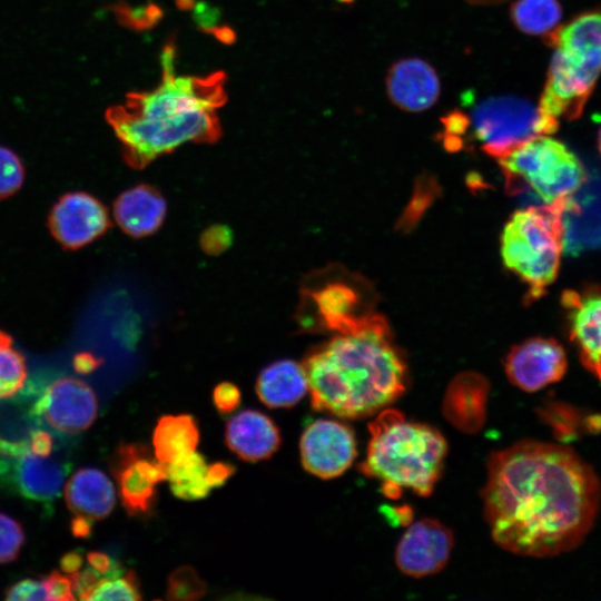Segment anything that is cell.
Listing matches in <instances>:
<instances>
[{"label": "cell", "mask_w": 601, "mask_h": 601, "mask_svg": "<svg viewBox=\"0 0 601 601\" xmlns=\"http://www.w3.org/2000/svg\"><path fill=\"white\" fill-rule=\"evenodd\" d=\"M83 559L79 550L65 553L60 559V568L63 573L71 575L82 568Z\"/></svg>", "instance_id": "obj_39"}, {"label": "cell", "mask_w": 601, "mask_h": 601, "mask_svg": "<svg viewBox=\"0 0 601 601\" xmlns=\"http://www.w3.org/2000/svg\"><path fill=\"white\" fill-rule=\"evenodd\" d=\"M165 215L164 197L148 185L124 191L114 203L117 224L127 235L136 238L154 234L161 226Z\"/></svg>", "instance_id": "obj_21"}, {"label": "cell", "mask_w": 601, "mask_h": 601, "mask_svg": "<svg viewBox=\"0 0 601 601\" xmlns=\"http://www.w3.org/2000/svg\"><path fill=\"white\" fill-rule=\"evenodd\" d=\"M93 521L83 516L75 514L70 522V530L73 536L79 539H86L92 531Z\"/></svg>", "instance_id": "obj_40"}, {"label": "cell", "mask_w": 601, "mask_h": 601, "mask_svg": "<svg viewBox=\"0 0 601 601\" xmlns=\"http://www.w3.org/2000/svg\"><path fill=\"white\" fill-rule=\"evenodd\" d=\"M100 365V361L93 357L91 354H79L75 357L73 366L82 374L92 372Z\"/></svg>", "instance_id": "obj_41"}, {"label": "cell", "mask_w": 601, "mask_h": 601, "mask_svg": "<svg viewBox=\"0 0 601 601\" xmlns=\"http://www.w3.org/2000/svg\"><path fill=\"white\" fill-rule=\"evenodd\" d=\"M225 441L231 452L247 462L269 459L280 446L282 437L275 422L255 410H244L227 423Z\"/></svg>", "instance_id": "obj_19"}, {"label": "cell", "mask_w": 601, "mask_h": 601, "mask_svg": "<svg viewBox=\"0 0 601 601\" xmlns=\"http://www.w3.org/2000/svg\"><path fill=\"white\" fill-rule=\"evenodd\" d=\"M504 370L514 386L525 392H536L562 378L566 356L555 339L533 337L509 351Z\"/></svg>", "instance_id": "obj_16"}, {"label": "cell", "mask_w": 601, "mask_h": 601, "mask_svg": "<svg viewBox=\"0 0 601 601\" xmlns=\"http://www.w3.org/2000/svg\"><path fill=\"white\" fill-rule=\"evenodd\" d=\"M208 464L196 451L166 464L171 492L179 499L195 501L207 496L211 490L207 482Z\"/></svg>", "instance_id": "obj_25"}, {"label": "cell", "mask_w": 601, "mask_h": 601, "mask_svg": "<svg viewBox=\"0 0 601 601\" xmlns=\"http://www.w3.org/2000/svg\"><path fill=\"white\" fill-rule=\"evenodd\" d=\"M315 411L342 418L376 414L407 387V366L380 314L333 337L303 364Z\"/></svg>", "instance_id": "obj_3"}, {"label": "cell", "mask_w": 601, "mask_h": 601, "mask_svg": "<svg viewBox=\"0 0 601 601\" xmlns=\"http://www.w3.org/2000/svg\"><path fill=\"white\" fill-rule=\"evenodd\" d=\"M111 473L126 512L131 516L151 512L156 486L167 479L166 464L141 444H120L111 459Z\"/></svg>", "instance_id": "obj_10"}, {"label": "cell", "mask_w": 601, "mask_h": 601, "mask_svg": "<svg viewBox=\"0 0 601 601\" xmlns=\"http://www.w3.org/2000/svg\"><path fill=\"white\" fill-rule=\"evenodd\" d=\"M385 83L392 104L408 112L430 109L441 90L435 69L421 58L395 61L387 71Z\"/></svg>", "instance_id": "obj_18"}, {"label": "cell", "mask_w": 601, "mask_h": 601, "mask_svg": "<svg viewBox=\"0 0 601 601\" xmlns=\"http://www.w3.org/2000/svg\"><path fill=\"white\" fill-rule=\"evenodd\" d=\"M235 472V466L226 462L208 465L207 482L210 487L221 486Z\"/></svg>", "instance_id": "obj_38"}, {"label": "cell", "mask_w": 601, "mask_h": 601, "mask_svg": "<svg viewBox=\"0 0 601 601\" xmlns=\"http://www.w3.org/2000/svg\"><path fill=\"white\" fill-rule=\"evenodd\" d=\"M561 303L582 364L601 381V289L565 290Z\"/></svg>", "instance_id": "obj_17"}, {"label": "cell", "mask_w": 601, "mask_h": 601, "mask_svg": "<svg viewBox=\"0 0 601 601\" xmlns=\"http://www.w3.org/2000/svg\"><path fill=\"white\" fill-rule=\"evenodd\" d=\"M175 49L161 53V81L148 91L132 92L107 109L106 119L121 142L124 158L144 168L186 142H214L221 134L217 110L226 101L225 75L175 72Z\"/></svg>", "instance_id": "obj_2"}, {"label": "cell", "mask_w": 601, "mask_h": 601, "mask_svg": "<svg viewBox=\"0 0 601 601\" xmlns=\"http://www.w3.org/2000/svg\"><path fill=\"white\" fill-rule=\"evenodd\" d=\"M206 592V583L189 565L174 570L167 582L166 597L174 601H191L201 598Z\"/></svg>", "instance_id": "obj_29"}, {"label": "cell", "mask_w": 601, "mask_h": 601, "mask_svg": "<svg viewBox=\"0 0 601 601\" xmlns=\"http://www.w3.org/2000/svg\"><path fill=\"white\" fill-rule=\"evenodd\" d=\"M570 199L532 205L512 214L501 235L505 267L526 286V298H540L556 278L563 247V215Z\"/></svg>", "instance_id": "obj_6"}, {"label": "cell", "mask_w": 601, "mask_h": 601, "mask_svg": "<svg viewBox=\"0 0 601 601\" xmlns=\"http://www.w3.org/2000/svg\"><path fill=\"white\" fill-rule=\"evenodd\" d=\"M28 444H29L30 451L33 454L46 457L50 455V453L53 450V437L47 431H42V430L33 431L30 434Z\"/></svg>", "instance_id": "obj_37"}, {"label": "cell", "mask_w": 601, "mask_h": 601, "mask_svg": "<svg viewBox=\"0 0 601 601\" xmlns=\"http://www.w3.org/2000/svg\"><path fill=\"white\" fill-rule=\"evenodd\" d=\"M68 509L78 515L99 521L106 519L116 504V491L100 470L85 467L75 472L65 486Z\"/></svg>", "instance_id": "obj_22"}, {"label": "cell", "mask_w": 601, "mask_h": 601, "mask_svg": "<svg viewBox=\"0 0 601 601\" xmlns=\"http://www.w3.org/2000/svg\"><path fill=\"white\" fill-rule=\"evenodd\" d=\"M304 299L312 307V326L345 334L352 332L376 313L373 297L363 279L357 277L335 278L304 290Z\"/></svg>", "instance_id": "obj_9"}, {"label": "cell", "mask_w": 601, "mask_h": 601, "mask_svg": "<svg viewBox=\"0 0 601 601\" xmlns=\"http://www.w3.org/2000/svg\"><path fill=\"white\" fill-rule=\"evenodd\" d=\"M490 385L475 372H464L449 384L444 401V417L460 432H479L486 417Z\"/></svg>", "instance_id": "obj_20"}, {"label": "cell", "mask_w": 601, "mask_h": 601, "mask_svg": "<svg viewBox=\"0 0 601 601\" xmlns=\"http://www.w3.org/2000/svg\"><path fill=\"white\" fill-rule=\"evenodd\" d=\"M481 494L494 542L518 555L542 558L583 541L599 511L601 486L569 447L522 441L491 454Z\"/></svg>", "instance_id": "obj_1"}, {"label": "cell", "mask_w": 601, "mask_h": 601, "mask_svg": "<svg viewBox=\"0 0 601 601\" xmlns=\"http://www.w3.org/2000/svg\"><path fill=\"white\" fill-rule=\"evenodd\" d=\"M303 467L329 480L342 475L354 462L357 450L349 426L333 420H316L304 430L299 442Z\"/></svg>", "instance_id": "obj_12"}, {"label": "cell", "mask_w": 601, "mask_h": 601, "mask_svg": "<svg viewBox=\"0 0 601 601\" xmlns=\"http://www.w3.org/2000/svg\"><path fill=\"white\" fill-rule=\"evenodd\" d=\"M598 145H599V150L601 152V127H600V130H599V134H598Z\"/></svg>", "instance_id": "obj_42"}, {"label": "cell", "mask_w": 601, "mask_h": 601, "mask_svg": "<svg viewBox=\"0 0 601 601\" xmlns=\"http://www.w3.org/2000/svg\"><path fill=\"white\" fill-rule=\"evenodd\" d=\"M506 189L514 196L550 205L570 199L587 180L579 158L561 141L543 135L499 158Z\"/></svg>", "instance_id": "obj_7"}, {"label": "cell", "mask_w": 601, "mask_h": 601, "mask_svg": "<svg viewBox=\"0 0 601 601\" xmlns=\"http://www.w3.org/2000/svg\"><path fill=\"white\" fill-rule=\"evenodd\" d=\"M139 581L132 571H125L120 575L104 577L88 600H140Z\"/></svg>", "instance_id": "obj_28"}, {"label": "cell", "mask_w": 601, "mask_h": 601, "mask_svg": "<svg viewBox=\"0 0 601 601\" xmlns=\"http://www.w3.org/2000/svg\"><path fill=\"white\" fill-rule=\"evenodd\" d=\"M368 430L367 454L359 471L378 480L383 494L393 500L404 489L420 496L432 494L447 453L443 435L390 407L378 412Z\"/></svg>", "instance_id": "obj_4"}, {"label": "cell", "mask_w": 601, "mask_h": 601, "mask_svg": "<svg viewBox=\"0 0 601 601\" xmlns=\"http://www.w3.org/2000/svg\"><path fill=\"white\" fill-rule=\"evenodd\" d=\"M48 227L63 248L78 249L105 234L110 220L100 200L87 193L75 191L63 195L53 205Z\"/></svg>", "instance_id": "obj_14"}, {"label": "cell", "mask_w": 601, "mask_h": 601, "mask_svg": "<svg viewBox=\"0 0 601 601\" xmlns=\"http://www.w3.org/2000/svg\"><path fill=\"white\" fill-rule=\"evenodd\" d=\"M24 543L21 524L11 516L0 513V564L16 560Z\"/></svg>", "instance_id": "obj_31"}, {"label": "cell", "mask_w": 601, "mask_h": 601, "mask_svg": "<svg viewBox=\"0 0 601 601\" xmlns=\"http://www.w3.org/2000/svg\"><path fill=\"white\" fill-rule=\"evenodd\" d=\"M48 600L70 601L75 600L72 580L68 574L52 571L42 579Z\"/></svg>", "instance_id": "obj_33"}, {"label": "cell", "mask_w": 601, "mask_h": 601, "mask_svg": "<svg viewBox=\"0 0 601 601\" xmlns=\"http://www.w3.org/2000/svg\"><path fill=\"white\" fill-rule=\"evenodd\" d=\"M11 343L10 336L0 331V400L13 396L27 380L26 359Z\"/></svg>", "instance_id": "obj_27"}, {"label": "cell", "mask_w": 601, "mask_h": 601, "mask_svg": "<svg viewBox=\"0 0 601 601\" xmlns=\"http://www.w3.org/2000/svg\"><path fill=\"white\" fill-rule=\"evenodd\" d=\"M24 180V168L16 152L0 146V199L16 194Z\"/></svg>", "instance_id": "obj_30"}, {"label": "cell", "mask_w": 601, "mask_h": 601, "mask_svg": "<svg viewBox=\"0 0 601 601\" xmlns=\"http://www.w3.org/2000/svg\"><path fill=\"white\" fill-rule=\"evenodd\" d=\"M199 430L191 415H165L158 420L152 435L155 457L169 464L196 450Z\"/></svg>", "instance_id": "obj_24"}, {"label": "cell", "mask_w": 601, "mask_h": 601, "mask_svg": "<svg viewBox=\"0 0 601 601\" xmlns=\"http://www.w3.org/2000/svg\"><path fill=\"white\" fill-rule=\"evenodd\" d=\"M550 39L555 50L538 108L558 124L581 114L601 76V12L579 16Z\"/></svg>", "instance_id": "obj_5"}, {"label": "cell", "mask_w": 601, "mask_h": 601, "mask_svg": "<svg viewBox=\"0 0 601 601\" xmlns=\"http://www.w3.org/2000/svg\"><path fill=\"white\" fill-rule=\"evenodd\" d=\"M89 566L106 577H116L125 572L122 565L100 551H91L86 556Z\"/></svg>", "instance_id": "obj_36"}, {"label": "cell", "mask_w": 601, "mask_h": 601, "mask_svg": "<svg viewBox=\"0 0 601 601\" xmlns=\"http://www.w3.org/2000/svg\"><path fill=\"white\" fill-rule=\"evenodd\" d=\"M516 28L528 35H551L562 17L558 0H515L510 9Z\"/></svg>", "instance_id": "obj_26"}, {"label": "cell", "mask_w": 601, "mask_h": 601, "mask_svg": "<svg viewBox=\"0 0 601 601\" xmlns=\"http://www.w3.org/2000/svg\"><path fill=\"white\" fill-rule=\"evenodd\" d=\"M6 600L10 601H36L48 600V594L42 581L33 579L21 580L6 590Z\"/></svg>", "instance_id": "obj_32"}, {"label": "cell", "mask_w": 601, "mask_h": 601, "mask_svg": "<svg viewBox=\"0 0 601 601\" xmlns=\"http://www.w3.org/2000/svg\"><path fill=\"white\" fill-rule=\"evenodd\" d=\"M242 395L239 388L229 382L218 384L213 391V402L220 414L233 413L240 404Z\"/></svg>", "instance_id": "obj_35"}, {"label": "cell", "mask_w": 601, "mask_h": 601, "mask_svg": "<svg viewBox=\"0 0 601 601\" xmlns=\"http://www.w3.org/2000/svg\"><path fill=\"white\" fill-rule=\"evenodd\" d=\"M69 471L70 464L38 456L29 444L17 454H0V485L30 501L56 500Z\"/></svg>", "instance_id": "obj_13"}, {"label": "cell", "mask_w": 601, "mask_h": 601, "mask_svg": "<svg viewBox=\"0 0 601 601\" xmlns=\"http://www.w3.org/2000/svg\"><path fill=\"white\" fill-rule=\"evenodd\" d=\"M231 238V230L228 227L215 225L203 233L200 245L207 254L217 255L230 246Z\"/></svg>", "instance_id": "obj_34"}, {"label": "cell", "mask_w": 601, "mask_h": 601, "mask_svg": "<svg viewBox=\"0 0 601 601\" xmlns=\"http://www.w3.org/2000/svg\"><path fill=\"white\" fill-rule=\"evenodd\" d=\"M453 544L451 530L437 520L416 521L405 531L396 546V566L412 578L436 574L446 565Z\"/></svg>", "instance_id": "obj_15"}, {"label": "cell", "mask_w": 601, "mask_h": 601, "mask_svg": "<svg viewBox=\"0 0 601 601\" xmlns=\"http://www.w3.org/2000/svg\"><path fill=\"white\" fill-rule=\"evenodd\" d=\"M31 414L51 428L77 434L89 428L98 414L97 396L86 382L60 377L51 382L36 400Z\"/></svg>", "instance_id": "obj_11"}, {"label": "cell", "mask_w": 601, "mask_h": 601, "mask_svg": "<svg viewBox=\"0 0 601 601\" xmlns=\"http://www.w3.org/2000/svg\"><path fill=\"white\" fill-rule=\"evenodd\" d=\"M558 125L515 96H492L473 104L467 114L453 111L456 149L472 141L497 159L535 137L551 135Z\"/></svg>", "instance_id": "obj_8"}, {"label": "cell", "mask_w": 601, "mask_h": 601, "mask_svg": "<svg viewBox=\"0 0 601 601\" xmlns=\"http://www.w3.org/2000/svg\"><path fill=\"white\" fill-rule=\"evenodd\" d=\"M308 392V382L302 364L292 359L276 361L258 375L256 393L270 408L296 405Z\"/></svg>", "instance_id": "obj_23"}]
</instances>
